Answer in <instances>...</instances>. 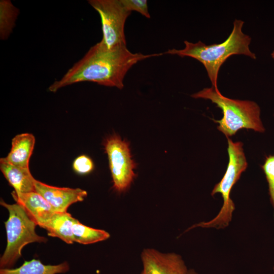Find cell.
Segmentation results:
<instances>
[{"label": "cell", "instance_id": "6da1fadb", "mask_svg": "<svg viewBox=\"0 0 274 274\" xmlns=\"http://www.w3.org/2000/svg\"><path fill=\"white\" fill-rule=\"evenodd\" d=\"M163 53L143 54L132 53L126 45L108 48L101 41L90 47L48 90L56 92L61 88L81 82H93L99 85L122 89L125 76L138 62Z\"/></svg>", "mask_w": 274, "mask_h": 274}, {"label": "cell", "instance_id": "7a4b0ae2", "mask_svg": "<svg viewBox=\"0 0 274 274\" xmlns=\"http://www.w3.org/2000/svg\"><path fill=\"white\" fill-rule=\"evenodd\" d=\"M244 22L235 19L228 38L220 44L207 45L200 41L195 43L184 41L185 47L180 50L172 49L163 54L188 56L200 62L204 66L212 86L219 91L217 85L218 73L225 61L233 55H244L253 59L255 53L249 49L251 37L242 31Z\"/></svg>", "mask_w": 274, "mask_h": 274}, {"label": "cell", "instance_id": "3957f363", "mask_svg": "<svg viewBox=\"0 0 274 274\" xmlns=\"http://www.w3.org/2000/svg\"><path fill=\"white\" fill-rule=\"evenodd\" d=\"M195 98L209 99L220 108L223 114L220 120H214L219 124L217 129L229 138L241 129H251L263 132L265 128L261 122L260 109L254 101L248 100L234 99L226 97L212 86L191 95Z\"/></svg>", "mask_w": 274, "mask_h": 274}, {"label": "cell", "instance_id": "277c9868", "mask_svg": "<svg viewBox=\"0 0 274 274\" xmlns=\"http://www.w3.org/2000/svg\"><path fill=\"white\" fill-rule=\"evenodd\" d=\"M0 204L9 212L5 222L7 246L0 258L1 268H11L21 256L26 245L32 243H46L47 239L36 232L37 224L23 207L18 203L9 204L1 199Z\"/></svg>", "mask_w": 274, "mask_h": 274}, {"label": "cell", "instance_id": "5b68a950", "mask_svg": "<svg viewBox=\"0 0 274 274\" xmlns=\"http://www.w3.org/2000/svg\"><path fill=\"white\" fill-rule=\"evenodd\" d=\"M227 152L229 161L226 172L221 180L214 186L211 195L221 193L223 199V206L218 215L208 222L196 224L190 229L196 227L223 228L227 227L232 219L235 205L230 197L231 189L239 179L241 174L248 167V163L241 142H233L227 138Z\"/></svg>", "mask_w": 274, "mask_h": 274}, {"label": "cell", "instance_id": "8992f818", "mask_svg": "<svg viewBox=\"0 0 274 274\" xmlns=\"http://www.w3.org/2000/svg\"><path fill=\"white\" fill-rule=\"evenodd\" d=\"M88 3L99 14L101 22V41L108 48L126 45L124 26L131 12L120 0H88Z\"/></svg>", "mask_w": 274, "mask_h": 274}, {"label": "cell", "instance_id": "52a82bcc", "mask_svg": "<svg viewBox=\"0 0 274 274\" xmlns=\"http://www.w3.org/2000/svg\"><path fill=\"white\" fill-rule=\"evenodd\" d=\"M107 153L113 182V188L119 192L129 187L135 175V163L131 158L128 143L114 134L105 141Z\"/></svg>", "mask_w": 274, "mask_h": 274}, {"label": "cell", "instance_id": "ba28073f", "mask_svg": "<svg viewBox=\"0 0 274 274\" xmlns=\"http://www.w3.org/2000/svg\"><path fill=\"white\" fill-rule=\"evenodd\" d=\"M143 269L141 274H187L182 257L175 253H163L152 248L141 253Z\"/></svg>", "mask_w": 274, "mask_h": 274}, {"label": "cell", "instance_id": "9c48e42d", "mask_svg": "<svg viewBox=\"0 0 274 274\" xmlns=\"http://www.w3.org/2000/svg\"><path fill=\"white\" fill-rule=\"evenodd\" d=\"M35 186V191L41 194L57 212H67L71 204L83 201L87 195L86 191L79 188L58 187L37 180Z\"/></svg>", "mask_w": 274, "mask_h": 274}, {"label": "cell", "instance_id": "30bf717a", "mask_svg": "<svg viewBox=\"0 0 274 274\" xmlns=\"http://www.w3.org/2000/svg\"><path fill=\"white\" fill-rule=\"evenodd\" d=\"M11 195L16 203L22 206L31 219L40 227L44 228L55 212L54 209L36 191L20 193L13 191Z\"/></svg>", "mask_w": 274, "mask_h": 274}, {"label": "cell", "instance_id": "8fae6325", "mask_svg": "<svg viewBox=\"0 0 274 274\" xmlns=\"http://www.w3.org/2000/svg\"><path fill=\"white\" fill-rule=\"evenodd\" d=\"M0 169L16 192L26 193L35 191L36 179L32 176L29 168L14 165L3 157L0 159Z\"/></svg>", "mask_w": 274, "mask_h": 274}, {"label": "cell", "instance_id": "7c38bea8", "mask_svg": "<svg viewBox=\"0 0 274 274\" xmlns=\"http://www.w3.org/2000/svg\"><path fill=\"white\" fill-rule=\"evenodd\" d=\"M35 144V138L30 133L18 134L12 140L11 149L6 161L15 166L29 168V161Z\"/></svg>", "mask_w": 274, "mask_h": 274}, {"label": "cell", "instance_id": "4fadbf2b", "mask_svg": "<svg viewBox=\"0 0 274 274\" xmlns=\"http://www.w3.org/2000/svg\"><path fill=\"white\" fill-rule=\"evenodd\" d=\"M75 218L65 212H55L52 216L44 228L49 236L58 237L68 244L74 242L72 226Z\"/></svg>", "mask_w": 274, "mask_h": 274}, {"label": "cell", "instance_id": "5bb4252c", "mask_svg": "<svg viewBox=\"0 0 274 274\" xmlns=\"http://www.w3.org/2000/svg\"><path fill=\"white\" fill-rule=\"evenodd\" d=\"M70 266L64 261L56 265H45L39 260L33 259L25 261L15 268H1L0 274H58L67 272Z\"/></svg>", "mask_w": 274, "mask_h": 274}, {"label": "cell", "instance_id": "9a60e30c", "mask_svg": "<svg viewBox=\"0 0 274 274\" xmlns=\"http://www.w3.org/2000/svg\"><path fill=\"white\" fill-rule=\"evenodd\" d=\"M72 231L74 242L83 245L95 243L110 237V234L105 230L86 226L76 218L73 224Z\"/></svg>", "mask_w": 274, "mask_h": 274}, {"label": "cell", "instance_id": "2e32d148", "mask_svg": "<svg viewBox=\"0 0 274 274\" xmlns=\"http://www.w3.org/2000/svg\"><path fill=\"white\" fill-rule=\"evenodd\" d=\"M19 10L10 0L0 1V39H8L15 26Z\"/></svg>", "mask_w": 274, "mask_h": 274}, {"label": "cell", "instance_id": "e0dca14e", "mask_svg": "<svg viewBox=\"0 0 274 274\" xmlns=\"http://www.w3.org/2000/svg\"><path fill=\"white\" fill-rule=\"evenodd\" d=\"M261 167L266 176L270 201L274 208V155L267 156Z\"/></svg>", "mask_w": 274, "mask_h": 274}, {"label": "cell", "instance_id": "ac0fdd59", "mask_svg": "<svg viewBox=\"0 0 274 274\" xmlns=\"http://www.w3.org/2000/svg\"><path fill=\"white\" fill-rule=\"evenodd\" d=\"M124 7L128 11H136L146 17L150 18L146 0H120Z\"/></svg>", "mask_w": 274, "mask_h": 274}, {"label": "cell", "instance_id": "d6986e66", "mask_svg": "<svg viewBox=\"0 0 274 274\" xmlns=\"http://www.w3.org/2000/svg\"><path fill=\"white\" fill-rule=\"evenodd\" d=\"M92 160L88 156L82 155L77 157L74 161L73 168L78 174L85 175L90 173L93 169Z\"/></svg>", "mask_w": 274, "mask_h": 274}, {"label": "cell", "instance_id": "ffe728a7", "mask_svg": "<svg viewBox=\"0 0 274 274\" xmlns=\"http://www.w3.org/2000/svg\"><path fill=\"white\" fill-rule=\"evenodd\" d=\"M187 274H198L194 269H188Z\"/></svg>", "mask_w": 274, "mask_h": 274}, {"label": "cell", "instance_id": "44dd1931", "mask_svg": "<svg viewBox=\"0 0 274 274\" xmlns=\"http://www.w3.org/2000/svg\"><path fill=\"white\" fill-rule=\"evenodd\" d=\"M271 56L272 58L274 59V50H273V52L271 53Z\"/></svg>", "mask_w": 274, "mask_h": 274}, {"label": "cell", "instance_id": "7402d4cb", "mask_svg": "<svg viewBox=\"0 0 274 274\" xmlns=\"http://www.w3.org/2000/svg\"><path fill=\"white\" fill-rule=\"evenodd\" d=\"M273 270H274V267H273ZM272 274H274V272H273V273H272Z\"/></svg>", "mask_w": 274, "mask_h": 274}]
</instances>
